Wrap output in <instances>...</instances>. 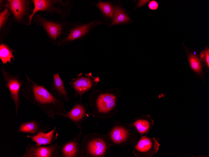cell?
<instances>
[{
  "label": "cell",
  "mask_w": 209,
  "mask_h": 157,
  "mask_svg": "<svg viewBox=\"0 0 209 157\" xmlns=\"http://www.w3.org/2000/svg\"><path fill=\"white\" fill-rule=\"evenodd\" d=\"M136 129L141 135H148L153 127L154 122L150 115L142 114L129 123Z\"/></svg>",
  "instance_id": "cell-16"
},
{
  "label": "cell",
  "mask_w": 209,
  "mask_h": 157,
  "mask_svg": "<svg viewBox=\"0 0 209 157\" xmlns=\"http://www.w3.org/2000/svg\"><path fill=\"white\" fill-rule=\"evenodd\" d=\"M111 145L105 134H85L81 142V157H102L109 154Z\"/></svg>",
  "instance_id": "cell-5"
},
{
  "label": "cell",
  "mask_w": 209,
  "mask_h": 157,
  "mask_svg": "<svg viewBox=\"0 0 209 157\" xmlns=\"http://www.w3.org/2000/svg\"><path fill=\"white\" fill-rule=\"evenodd\" d=\"M89 104L84 103L81 100L77 101L74 103L73 107L69 111L60 116L71 120L77 128L82 129V123L92 114L89 108Z\"/></svg>",
  "instance_id": "cell-11"
},
{
  "label": "cell",
  "mask_w": 209,
  "mask_h": 157,
  "mask_svg": "<svg viewBox=\"0 0 209 157\" xmlns=\"http://www.w3.org/2000/svg\"><path fill=\"white\" fill-rule=\"evenodd\" d=\"M53 79L49 89V92L55 97L63 101L69 102L67 91L64 82L59 75V71L53 74Z\"/></svg>",
  "instance_id": "cell-15"
},
{
  "label": "cell",
  "mask_w": 209,
  "mask_h": 157,
  "mask_svg": "<svg viewBox=\"0 0 209 157\" xmlns=\"http://www.w3.org/2000/svg\"><path fill=\"white\" fill-rule=\"evenodd\" d=\"M104 24L97 19L85 23L67 22L64 32L55 46L63 47L85 39L97 26Z\"/></svg>",
  "instance_id": "cell-3"
},
{
  "label": "cell",
  "mask_w": 209,
  "mask_h": 157,
  "mask_svg": "<svg viewBox=\"0 0 209 157\" xmlns=\"http://www.w3.org/2000/svg\"><path fill=\"white\" fill-rule=\"evenodd\" d=\"M48 125L42 124L41 121L35 120L27 121L21 123L18 128L19 132L28 133L35 135L39 132H45L49 128Z\"/></svg>",
  "instance_id": "cell-18"
},
{
  "label": "cell",
  "mask_w": 209,
  "mask_h": 157,
  "mask_svg": "<svg viewBox=\"0 0 209 157\" xmlns=\"http://www.w3.org/2000/svg\"><path fill=\"white\" fill-rule=\"evenodd\" d=\"M205 61L207 66L209 67V49L208 48L206 49L205 51Z\"/></svg>",
  "instance_id": "cell-25"
},
{
  "label": "cell",
  "mask_w": 209,
  "mask_h": 157,
  "mask_svg": "<svg viewBox=\"0 0 209 157\" xmlns=\"http://www.w3.org/2000/svg\"><path fill=\"white\" fill-rule=\"evenodd\" d=\"M99 77H95L91 72L79 73L76 77L73 78L69 84L73 90L75 97L77 99L79 97L81 99L82 96L91 91L100 81Z\"/></svg>",
  "instance_id": "cell-8"
},
{
  "label": "cell",
  "mask_w": 209,
  "mask_h": 157,
  "mask_svg": "<svg viewBox=\"0 0 209 157\" xmlns=\"http://www.w3.org/2000/svg\"><path fill=\"white\" fill-rule=\"evenodd\" d=\"M11 12L9 9L6 8L0 13V30L4 28Z\"/></svg>",
  "instance_id": "cell-23"
},
{
  "label": "cell",
  "mask_w": 209,
  "mask_h": 157,
  "mask_svg": "<svg viewBox=\"0 0 209 157\" xmlns=\"http://www.w3.org/2000/svg\"><path fill=\"white\" fill-rule=\"evenodd\" d=\"M105 135L111 146L122 147L128 144H135L141 136L135 128L129 123L117 121L114 122Z\"/></svg>",
  "instance_id": "cell-4"
},
{
  "label": "cell",
  "mask_w": 209,
  "mask_h": 157,
  "mask_svg": "<svg viewBox=\"0 0 209 157\" xmlns=\"http://www.w3.org/2000/svg\"><path fill=\"white\" fill-rule=\"evenodd\" d=\"M30 2L29 0H8L6 1L4 6L11 11L14 21L20 24L28 14Z\"/></svg>",
  "instance_id": "cell-14"
},
{
  "label": "cell",
  "mask_w": 209,
  "mask_h": 157,
  "mask_svg": "<svg viewBox=\"0 0 209 157\" xmlns=\"http://www.w3.org/2000/svg\"><path fill=\"white\" fill-rule=\"evenodd\" d=\"M58 136L57 127L55 126L52 130L48 133L41 132L35 135H28L27 136L28 138L31 139L32 141L36 142V145L41 146L54 144Z\"/></svg>",
  "instance_id": "cell-17"
},
{
  "label": "cell",
  "mask_w": 209,
  "mask_h": 157,
  "mask_svg": "<svg viewBox=\"0 0 209 157\" xmlns=\"http://www.w3.org/2000/svg\"><path fill=\"white\" fill-rule=\"evenodd\" d=\"M2 73L5 82V86L9 90L15 106V115H17L19 107L22 102L20 98V91L24 85L25 81L21 79L19 76L8 72L4 67L2 68Z\"/></svg>",
  "instance_id": "cell-9"
},
{
  "label": "cell",
  "mask_w": 209,
  "mask_h": 157,
  "mask_svg": "<svg viewBox=\"0 0 209 157\" xmlns=\"http://www.w3.org/2000/svg\"><path fill=\"white\" fill-rule=\"evenodd\" d=\"M160 144L155 138L141 135L137 142L132 145L134 155L138 157H151L157 152Z\"/></svg>",
  "instance_id": "cell-10"
},
{
  "label": "cell",
  "mask_w": 209,
  "mask_h": 157,
  "mask_svg": "<svg viewBox=\"0 0 209 157\" xmlns=\"http://www.w3.org/2000/svg\"><path fill=\"white\" fill-rule=\"evenodd\" d=\"M16 51L11 48L7 44L1 43L0 45V59L3 64L8 63L12 64L11 59L15 60L13 53Z\"/></svg>",
  "instance_id": "cell-21"
},
{
  "label": "cell",
  "mask_w": 209,
  "mask_h": 157,
  "mask_svg": "<svg viewBox=\"0 0 209 157\" xmlns=\"http://www.w3.org/2000/svg\"><path fill=\"white\" fill-rule=\"evenodd\" d=\"M83 129L74 138L62 144L59 147L58 157H81V137Z\"/></svg>",
  "instance_id": "cell-12"
},
{
  "label": "cell",
  "mask_w": 209,
  "mask_h": 157,
  "mask_svg": "<svg viewBox=\"0 0 209 157\" xmlns=\"http://www.w3.org/2000/svg\"><path fill=\"white\" fill-rule=\"evenodd\" d=\"M59 146L57 144L46 146L30 144L27 146L22 157H58Z\"/></svg>",
  "instance_id": "cell-13"
},
{
  "label": "cell",
  "mask_w": 209,
  "mask_h": 157,
  "mask_svg": "<svg viewBox=\"0 0 209 157\" xmlns=\"http://www.w3.org/2000/svg\"><path fill=\"white\" fill-rule=\"evenodd\" d=\"M200 56L201 58L202 59L205 61V51H201V53L200 54Z\"/></svg>",
  "instance_id": "cell-26"
},
{
  "label": "cell",
  "mask_w": 209,
  "mask_h": 157,
  "mask_svg": "<svg viewBox=\"0 0 209 157\" xmlns=\"http://www.w3.org/2000/svg\"><path fill=\"white\" fill-rule=\"evenodd\" d=\"M21 94L28 100L40 107L49 117L54 119V116L66 114L63 101L53 96L44 85L33 81L27 75Z\"/></svg>",
  "instance_id": "cell-1"
},
{
  "label": "cell",
  "mask_w": 209,
  "mask_h": 157,
  "mask_svg": "<svg viewBox=\"0 0 209 157\" xmlns=\"http://www.w3.org/2000/svg\"><path fill=\"white\" fill-rule=\"evenodd\" d=\"M93 3L99 9L104 18L110 19L112 21L114 14L113 4L112 3L109 1L99 0L97 3Z\"/></svg>",
  "instance_id": "cell-20"
},
{
  "label": "cell",
  "mask_w": 209,
  "mask_h": 157,
  "mask_svg": "<svg viewBox=\"0 0 209 157\" xmlns=\"http://www.w3.org/2000/svg\"><path fill=\"white\" fill-rule=\"evenodd\" d=\"M33 18L36 23L44 29L51 43L55 45L62 35L67 22L49 19L38 13L34 15Z\"/></svg>",
  "instance_id": "cell-7"
},
{
  "label": "cell",
  "mask_w": 209,
  "mask_h": 157,
  "mask_svg": "<svg viewBox=\"0 0 209 157\" xmlns=\"http://www.w3.org/2000/svg\"><path fill=\"white\" fill-rule=\"evenodd\" d=\"M148 7L151 10H155L158 8V4L156 1L152 0L148 3Z\"/></svg>",
  "instance_id": "cell-24"
},
{
  "label": "cell",
  "mask_w": 209,
  "mask_h": 157,
  "mask_svg": "<svg viewBox=\"0 0 209 157\" xmlns=\"http://www.w3.org/2000/svg\"><path fill=\"white\" fill-rule=\"evenodd\" d=\"M188 60L192 69L196 73L201 71L202 65L198 58L195 55L191 54L188 56Z\"/></svg>",
  "instance_id": "cell-22"
},
{
  "label": "cell",
  "mask_w": 209,
  "mask_h": 157,
  "mask_svg": "<svg viewBox=\"0 0 209 157\" xmlns=\"http://www.w3.org/2000/svg\"><path fill=\"white\" fill-rule=\"evenodd\" d=\"M121 95L119 88L102 91L93 88L89 97L93 116L103 118L115 116L118 111V102Z\"/></svg>",
  "instance_id": "cell-2"
},
{
  "label": "cell",
  "mask_w": 209,
  "mask_h": 157,
  "mask_svg": "<svg viewBox=\"0 0 209 157\" xmlns=\"http://www.w3.org/2000/svg\"><path fill=\"white\" fill-rule=\"evenodd\" d=\"M114 14L109 27L114 25L129 24L132 21L128 15L119 4L113 5Z\"/></svg>",
  "instance_id": "cell-19"
},
{
  "label": "cell",
  "mask_w": 209,
  "mask_h": 157,
  "mask_svg": "<svg viewBox=\"0 0 209 157\" xmlns=\"http://www.w3.org/2000/svg\"><path fill=\"white\" fill-rule=\"evenodd\" d=\"M32 1L34 5V8L28 17V25L32 23L34 15L39 11L45 12L52 15L54 13H57L60 18L64 20L70 15L73 7V3L70 0H66V2L62 0H33Z\"/></svg>",
  "instance_id": "cell-6"
}]
</instances>
